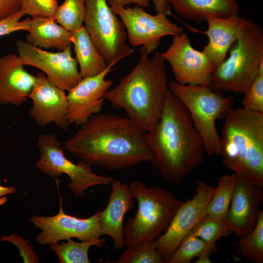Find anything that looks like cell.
Listing matches in <instances>:
<instances>
[{
    "mask_svg": "<svg viewBox=\"0 0 263 263\" xmlns=\"http://www.w3.org/2000/svg\"><path fill=\"white\" fill-rule=\"evenodd\" d=\"M246 20L238 15L228 18H207L208 28L202 33L207 36L209 41L202 52L216 68L226 58L231 46L242 35Z\"/></svg>",
    "mask_w": 263,
    "mask_h": 263,
    "instance_id": "obj_20",
    "label": "cell"
},
{
    "mask_svg": "<svg viewBox=\"0 0 263 263\" xmlns=\"http://www.w3.org/2000/svg\"><path fill=\"white\" fill-rule=\"evenodd\" d=\"M182 18L197 23L210 17L228 18L238 15L237 0H168Z\"/></svg>",
    "mask_w": 263,
    "mask_h": 263,
    "instance_id": "obj_21",
    "label": "cell"
},
{
    "mask_svg": "<svg viewBox=\"0 0 263 263\" xmlns=\"http://www.w3.org/2000/svg\"><path fill=\"white\" fill-rule=\"evenodd\" d=\"M108 2L122 7H126V5L130 4H135L141 7H148L150 5L149 0H108Z\"/></svg>",
    "mask_w": 263,
    "mask_h": 263,
    "instance_id": "obj_36",
    "label": "cell"
},
{
    "mask_svg": "<svg viewBox=\"0 0 263 263\" xmlns=\"http://www.w3.org/2000/svg\"><path fill=\"white\" fill-rule=\"evenodd\" d=\"M16 188L14 187H6L0 185V206L7 201L6 195L13 194L16 192Z\"/></svg>",
    "mask_w": 263,
    "mask_h": 263,
    "instance_id": "obj_38",
    "label": "cell"
},
{
    "mask_svg": "<svg viewBox=\"0 0 263 263\" xmlns=\"http://www.w3.org/2000/svg\"><path fill=\"white\" fill-rule=\"evenodd\" d=\"M71 41L82 78L96 75L108 67L84 25L72 32Z\"/></svg>",
    "mask_w": 263,
    "mask_h": 263,
    "instance_id": "obj_23",
    "label": "cell"
},
{
    "mask_svg": "<svg viewBox=\"0 0 263 263\" xmlns=\"http://www.w3.org/2000/svg\"><path fill=\"white\" fill-rule=\"evenodd\" d=\"M108 3L123 22L131 45L142 46L148 55L158 48L164 36H174L184 32L181 27L169 19L165 14L152 15L138 5L122 7Z\"/></svg>",
    "mask_w": 263,
    "mask_h": 263,
    "instance_id": "obj_10",
    "label": "cell"
},
{
    "mask_svg": "<svg viewBox=\"0 0 263 263\" xmlns=\"http://www.w3.org/2000/svg\"><path fill=\"white\" fill-rule=\"evenodd\" d=\"M235 254L255 263H263V211L260 210L256 224L249 232L236 241Z\"/></svg>",
    "mask_w": 263,
    "mask_h": 263,
    "instance_id": "obj_24",
    "label": "cell"
},
{
    "mask_svg": "<svg viewBox=\"0 0 263 263\" xmlns=\"http://www.w3.org/2000/svg\"><path fill=\"white\" fill-rule=\"evenodd\" d=\"M224 118L223 165L238 178L263 186V113L233 108Z\"/></svg>",
    "mask_w": 263,
    "mask_h": 263,
    "instance_id": "obj_4",
    "label": "cell"
},
{
    "mask_svg": "<svg viewBox=\"0 0 263 263\" xmlns=\"http://www.w3.org/2000/svg\"><path fill=\"white\" fill-rule=\"evenodd\" d=\"M215 187L199 181L191 199L182 203L166 231L154 240V245L166 262L184 238L206 215Z\"/></svg>",
    "mask_w": 263,
    "mask_h": 263,
    "instance_id": "obj_13",
    "label": "cell"
},
{
    "mask_svg": "<svg viewBox=\"0 0 263 263\" xmlns=\"http://www.w3.org/2000/svg\"><path fill=\"white\" fill-rule=\"evenodd\" d=\"M60 203L55 215L30 217L34 226L41 230L36 236L37 243L43 245L76 238L80 241L95 242L97 247H102L106 240L101 238L103 235L99 223V210L89 218L81 219L66 214Z\"/></svg>",
    "mask_w": 263,
    "mask_h": 263,
    "instance_id": "obj_11",
    "label": "cell"
},
{
    "mask_svg": "<svg viewBox=\"0 0 263 263\" xmlns=\"http://www.w3.org/2000/svg\"><path fill=\"white\" fill-rule=\"evenodd\" d=\"M49 245L50 248L57 255L60 263H90L88 252L92 246L97 247L94 242H75L72 239L67 242H58Z\"/></svg>",
    "mask_w": 263,
    "mask_h": 263,
    "instance_id": "obj_27",
    "label": "cell"
},
{
    "mask_svg": "<svg viewBox=\"0 0 263 263\" xmlns=\"http://www.w3.org/2000/svg\"><path fill=\"white\" fill-rule=\"evenodd\" d=\"M38 146L40 155L35 167L54 179L63 174L68 175L71 180L68 187L77 197L84 195L91 187L110 185L113 180L111 177L94 173L89 165L79 161L75 164L68 159L63 153L62 144L53 134L40 135Z\"/></svg>",
    "mask_w": 263,
    "mask_h": 263,
    "instance_id": "obj_9",
    "label": "cell"
},
{
    "mask_svg": "<svg viewBox=\"0 0 263 263\" xmlns=\"http://www.w3.org/2000/svg\"><path fill=\"white\" fill-rule=\"evenodd\" d=\"M78 161L110 171L150 162L146 133L126 116L99 113L93 115L62 144Z\"/></svg>",
    "mask_w": 263,
    "mask_h": 263,
    "instance_id": "obj_1",
    "label": "cell"
},
{
    "mask_svg": "<svg viewBox=\"0 0 263 263\" xmlns=\"http://www.w3.org/2000/svg\"><path fill=\"white\" fill-rule=\"evenodd\" d=\"M20 0H0V20L6 19L19 10Z\"/></svg>",
    "mask_w": 263,
    "mask_h": 263,
    "instance_id": "obj_35",
    "label": "cell"
},
{
    "mask_svg": "<svg viewBox=\"0 0 263 263\" xmlns=\"http://www.w3.org/2000/svg\"><path fill=\"white\" fill-rule=\"evenodd\" d=\"M0 241L10 242L17 246L24 263H39L38 256L33 247L29 245L27 240H24L19 235L12 234L8 236L3 235L0 237Z\"/></svg>",
    "mask_w": 263,
    "mask_h": 263,
    "instance_id": "obj_33",
    "label": "cell"
},
{
    "mask_svg": "<svg viewBox=\"0 0 263 263\" xmlns=\"http://www.w3.org/2000/svg\"><path fill=\"white\" fill-rule=\"evenodd\" d=\"M58 6L57 0H20L19 10L33 17H45L55 19Z\"/></svg>",
    "mask_w": 263,
    "mask_h": 263,
    "instance_id": "obj_32",
    "label": "cell"
},
{
    "mask_svg": "<svg viewBox=\"0 0 263 263\" xmlns=\"http://www.w3.org/2000/svg\"><path fill=\"white\" fill-rule=\"evenodd\" d=\"M113 65H108L101 73L84 77L67 94L66 115L70 123L80 126L93 115L101 112L104 96L113 85L106 79Z\"/></svg>",
    "mask_w": 263,
    "mask_h": 263,
    "instance_id": "obj_15",
    "label": "cell"
},
{
    "mask_svg": "<svg viewBox=\"0 0 263 263\" xmlns=\"http://www.w3.org/2000/svg\"><path fill=\"white\" fill-rule=\"evenodd\" d=\"M244 95L242 108L263 113V61L260 65L258 74Z\"/></svg>",
    "mask_w": 263,
    "mask_h": 263,
    "instance_id": "obj_31",
    "label": "cell"
},
{
    "mask_svg": "<svg viewBox=\"0 0 263 263\" xmlns=\"http://www.w3.org/2000/svg\"><path fill=\"white\" fill-rule=\"evenodd\" d=\"M36 76V82L28 96L32 101L29 115L41 128L53 123L62 130L68 129L70 123L66 115L65 91L50 83L42 72H38Z\"/></svg>",
    "mask_w": 263,
    "mask_h": 263,
    "instance_id": "obj_16",
    "label": "cell"
},
{
    "mask_svg": "<svg viewBox=\"0 0 263 263\" xmlns=\"http://www.w3.org/2000/svg\"><path fill=\"white\" fill-rule=\"evenodd\" d=\"M138 208L123 225L124 246L159 238L167 229L184 201L159 187H147L140 181L129 186Z\"/></svg>",
    "mask_w": 263,
    "mask_h": 263,
    "instance_id": "obj_5",
    "label": "cell"
},
{
    "mask_svg": "<svg viewBox=\"0 0 263 263\" xmlns=\"http://www.w3.org/2000/svg\"><path fill=\"white\" fill-rule=\"evenodd\" d=\"M210 255L204 254L198 258L196 263H212L210 257Z\"/></svg>",
    "mask_w": 263,
    "mask_h": 263,
    "instance_id": "obj_39",
    "label": "cell"
},
{
    "mask_svg": "<svg viewBox=\"0 0 263 263\" xmlns=\"http://www.w3.org/2000/svg\"><path fill=\"white\" fill-rule=\"evenodd\" d=\"M24 14L20 10L9 17L0 20V36L6 35L18 31H27L31 19L21 20Z\"/></svg>",
    "mask_w": 263,
    "mask_h": 263,
    "instance_id": "obj_34",
    "label": "cell"
},
{
    "mask_svg": "<svg viewBox=\"0 0 263 263\" xmlns=\"http://www.w3.org/2000/svg\"><path fill=\"white\" fill-rule=\"evenodd\" d=\"M169 88L188 111L205 152L210 157L220 156L221 140L215 123L233 108L234 97L224 96L207 85H181L173 81L169 83Z\"/></svg>",
    "mask_w": 263,
    "mask_h": 263,
    "instance_id": "obj_7",
    "label": "cell"
},
{
    "mask_svg": "<svg viewBox=\"0 0 263 263\" xmlns=\"http://www.w3.org/2000/svg\"><path fill=\"white\" fill-rule=\"evenodd\" d=\"M155 11L157 13H161L166 15L170 14L171 5L168 0H151Z\"/></svg>",
    "mask_w": 263,
    "mask_h": 263,
    "instance_id": "obj_37",
    "label": "cell"
},
{
    "mask_svg": "<svg viewBox=\"0 0 263 263\" xmlns=\"http://www.w3.org/2000/svg\"><path fill=\"white\" fill-rule=\"evenodd\" d=\"M16 46L24 65L41 70L50 83L65 91H69L82 78L76 59L72 56V46L54 53L43 50L26 40H18Z\"/></svg>",
    "mask_w": 263,
    "mask_h": 263,
    "instance_id": "obj_12",
    "label": "cell"
},
{
    "mask_svg": "<svg viewBox=\"0 0 263 263\" xmlns=\"http://www.w3.org/2000/svg\"><path fill=\"white\" fill-rule=\"evenodd\" d=\"M36 80V75L25 70L18 54L10 53L0 56V104L22 105Z\"/></svg>",
    "mask_w": 263,
    "mask_h": 263,
    "instance_id": "obj_18",
    "label": "cell"
},
{
    "mask_svg": "<svg viewBox=\"0 0 263 263\" xmlns=\"http://www.w3.org/2000/svg\"><path fill=\"white\" fill-rule=\"evenodd\" d=\"M263 186L237 177L228 211L223 218L231 233L242 237L254 227L263 201Z\"/></svg>",
    "mask_w": 263,
    "mask_h": 263,
    "instance_id": "obj_17",
    "label": "cell"
},
{
    "mask_svg": "<svg viewBox=\"0 0 263 263\" xmlns=\"http://www.w3.org/2000/svg\"><path fill=\"white\" fill-rule=\"evenodd\" d=\"M154 240L142 242L127 246L117 263H166L157 251Z\"/></svg>",
    "mask_w": 263,
    "mask_h": 263,
    "instance_id": "obj_29",
    "label": "cell"
},
{
    "mask_svg": "<svg viewBox=\"0 0 263 263\" xmlns=\"http://www.w3.org/2000/svg\"><path fill=\"white\" fill-rule=\"evenodd\" d=\"M86 0H64L58 5L55 19L66 29L75 31L83 25Z\"/></svg>",
    "mask_w": 263,
    "mask_h": 263,
    "instance_id": "obj_28",
    "label": "cell"
},
{
    "mask_svg": "<svg viewBox=\"0 0 263 263\" xmlns=\"http://www.w3.org/2000/svg\"><path fill=\"white\" fill-rule=\"evenodd\" d=\"M231 233L223 219L206 214L188 235L197 236L210 244L215 245L218 239Z\"/></svg>",
    "mask_w": 263,
    "mask_h": 263,
    "instance_id": "obj_30",
    "label": "cell"
},
{
    "mask_svg": "<svg viewBox=\"0 0 263 263\" xmlns=\"http://www.w3.org/2000/svg\"><path fill=\"white\" fill-rule=\"evenodd\" d=\"M57 23L53 18L33 17L30 19L26 40L40 48H55L58 51L72 46V31Z\"/></svg>",
    "mask_w": 263,
    "mask_h": 263,
    "instance_id": "obj_22",
    "label": "cell"
},
{
    "mask_svg": "<svg viewBox=\"0 0 263 263\" xmlns=\"http://www.w3.org/2000/svg\"><path fill=\"white\" fill-rule=\"evenodd\" d=\"M85 6L84 26L108 65H114L133 53L127 43L123 22L107 0H86Z\"/></svg>",
    "mask_w": 263,
    "mask_h": 263,
    "instance_id": "obj_8",
    "label": "cell"
},
{
    "mask_svg": "<svg viewBox=\"0 0 263 263\" xmlns=\"http://www.w3.org/2000/svg\"><path fill=\"white\" fill-rule=\"evenodd\" d=\"M263 61L262 30L246 19L242 35L231 46L229 56L211 75L209 86L219 92L244 94L258 74Z\"/></svg>",
    "mask_w": 263,
    "mask_h": 263,
    "instance_id": "obj_6",
    "label": "cell"
},
{
    "mask_svg": "<svg viewBox=\"0 0 263 263\" xmlns=\"http://www.w3.org/2000/svg\"><path fill=\"white\" fill-rule=\"evenodd\" d=\"M216 244H210L200 238L188 235L167 261V263H189L195 258L217 252Z\"/></svg>",
    "mask_w": 263,
    "mask_h": 263,
    "instance_id": "obj_26",
    "label": "cell"
},
{
    "mask_svg": "<svg viewBox=\"0 0 263 263\" xmlns=\"http://www.w3.org/2000/svg\"><path fill=\"white\" fill-rule=\"evenodd\" d=\"M162 56L171 66L177 83L209 85L210 75L216 67L202 51L192 47L185 33L173 36L171 45Z\"/></svg>",
    "mask_w": 263,
    "mask_h": 263,
    "instance_id": "obj_14",
    "label": "cell"
},
{
    "mask_svg": "<svg viewBox=\"0 0 263 263\" xmlns=\"http://www.w3.org/2000/svg\"><path fill=\"white\" fill-rule=\"evenodd\" d=\"M139 60L104 98L111 105L124 111L126 117L145 133L154 129L169 91L166 60L159 51L151 58L143 47Z\"/></svg>",
    "mask_w": 263,
    "mask_h": 263,
    "instance_id": "obj_3",
    "label": "cell"
},
{
    "mask_svg": "<svg viewBox=\"0 0 263 263\" xmlns=\"http://www.w3.org/2000/svg\"><path fill=\"white\" fill-rule=\"evenodd\" d=\"M146 137L152 152L150 162L170 185L181 184L203 162V144L190 113L170 91L158 122Z\"/></svg>",
    "mask_w": 263,
    "mask_h": 263,
    "instance_id": "obj_2",
    "label": "cell"
},
{
    "mask_svg": "<svg viewBox=\"0 0 263 263\" xmlns=\"http://www.w3.org/2000/svg\"><path fill=\"white\" fill-rule=\"evenodd\" d=\"M106 208L99 211V223L103 235L111 237L117 250L124 246L123 220L125 214L133 207L134 199L130 186L113 180Z\"/></svg>",
    "mask_w": 263,
    "mask_h": 263,
    "instance_id": "obj_19",
    "label": "cell"
},
{
    "mask_svg": "<svg viewBox=\"0 0 263 263\" xmlns=\"http://www.w3.org/2000/svg\"><path fill=\"white\" fill-rule=\"evenodd\" d=\"M237 179L235 173L225 174L219 179L207 207L206 214L223 219L229 208Z\"/></svg>",
    "mask_w": 263,
    "mask_h": 263,
    "instance_id": "obj_25",
    "label": "cell"
}]
</instances>
